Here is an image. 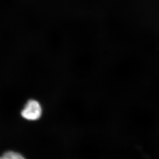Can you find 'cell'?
Returning a JSON list of instances; mask_svg holds the SVG:
<instances>
[{
	"instance_id": "1",
	"label": "cell",
	"mask_w": 159,
	"mask_h": 159,
	"mask_svg": "<svg viewBox=\"0 0 159 159\" xmlns=\"http://www.w3.org/2000/svg\"><path fill=\"white\" fill-rule=\"evenodd\" d=\"M42 108L39 102L35 100H30L25 105L21 112V115L29 120H36L40 118Z\"/></svg>"
},
{
	"instance_id": "2",
	"label": "cell",
	"mask_w": 159,
	"mask_h": 159,
	"mask_svg": "<svg viewBox=\"0 0 159 159\" xmlns=\"http://www.w3.org/2000/svg\"><path fill=\"white\" fill-rule=\"evenodd\" d=\"M0 159H25L20 153L16 152L9 151L5 152L2 156L0 157Z\"/></svg>"
}]
</instances>
